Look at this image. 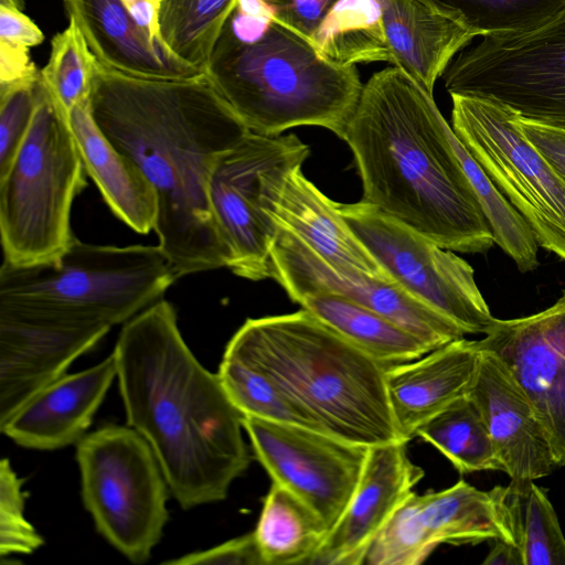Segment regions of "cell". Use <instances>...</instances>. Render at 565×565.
<instances>
[{"label": "cell", "mask_w": 565, "mask_h": 565, "mask_svg": "<svg viewBox=\"0 0 565 565\" xmlns=\"http://www.w3.org/2000/svg\"><path fill=\"white\" fill-rule=\"evenodd\" d=\"M419 503L425 527L437 546L495 540L516 546L507 487L482 491L461 479L445 490L419 494Z\"/></svg>", "instance_id": "cell-25"}, {"label": "cell", "mask_w": 565, "mask_h": 565, "mask_svg": "<svg viewBox=\"0 0 565 565\" xmlns=\"http://www.w3.org/2000/svg\"><path fill=\"white\" fill-rule=\"evenodd\" d=\"M310 149L296 135L246 134L216 160L209 201L220 238L236 276L271 278V249L278 227L267 211L287 175Z\"/></svg>", "instance_id": "cell-9"}, {"label": "cell", "mask_w": 565, "mask_h": 565, "mask_svg": "<svg viewBox=\"0 0 565 565\" xmlns=\"http://www.w3.org/2000/svg\"><path fill=\"white\" fill-rule=\"evenodd\" d=\"M217 374L243 416L328 433L307 407L267 374L226 355L222 358Z\"/></svg>", "instance_id": "cell-32"}, {"label": "cell", "mask_w": 565, "mask_h": 565, "mask_svg": "<svg viewBox=\"0 0 565 565\" xmlns=\"http://www.w3.org/2000/svg\"><path fill=\"white\" fill-rule=\"evenodd\" d=\"M415 436L437 448L460 473L502 471L483 419L467 395L426 420Z\"/></svg>", "instance_id": "cell-29"}, {"label": "cell", "mask_w": 565, "mask_h": 565, "mask_svg": "<svg viewBox=\"0 0 565 565\" xmlns=\"http://www.w3.org/2000/svg\"><path fill=\"white\" fill-rule=\"evenodd\" d=\"M297 303L385 366L417 360L433 350L391 319L340 295L311 292Z\"/></svg>", "instance_id": "cell-26"}, {"label": "cell", "mask_w": 565, "mask_h": 565, "mask_svg": "<svg viewBox=\"0 0 565 565\" xmlns=\"http://www.w3.org/2000/svg\"><path fill=\"white\" fill-rule=\"evenodd\" d=\"M96 66L83 34L68 20V25L52 39L47 63L40 71L46 93L67 117L75 105L90 98Z\"/></svg>", "instance_id": "cell-33"}, {"label": "cell", "mask_w": 565, "mask_h": 565, "mask_svg": "<svg viewBox=\"0 0 565 565\" xmlns=\"http://www.w3.org/2000/svg\"><path fill=\"white\" fill-rule=\"evenodd\" d=\"M406 443L371 446L358 488L309 565H362L393 512L413 493L424 470L408 457Z\"/></svg>", "instance_id": "cell-18"}, {"label": "cell", "mask_w": 565, "mask_h": 565, "mask_svg": "<svg viewBox=\"0 0 565 565\" xmlns=\"http://www.w3.org/2000/svg\"><path fill=\"white\" fill-rule=\"evenodd\" d=\"M43 89L40 74L0 84V175L9 169L28 135Z\"/></svg>", "instance_id": "cell-36"}, {"label": "cell", "mask_w": 565, "mask_h": 565, "mask_svg": "<svg viewBox=\"0 0 565 565\" xmlns=\"http://www.w3.org/2000/svg\"><path fill=\"white\" fill-rule=\"evenodd\" d=\"M90 105L100 130L137 163L157 193L153 231L177 279L228 267L209 182L218 157L249 130L205 73L139 78L97 62Z\"/></svg>", "instance_id": "cell-1"}, {"label": "cell", "mask_w": 565, "mask_h": 565, "mask_svg": "<svg viewBox=\"0 0 565 565\" xmlns=\"http://www.w3.org/2000/svg\"><path fill=\"white\" fill-rule=\"evenodd\" d=\"M443 79L449 95L488 97L565 127V10L537 28L482 38L452 60Z\"/></svg>", "instance_id": "cell-11"}, {"label": "cell", "mask_w": 565, "mask_h": 565, "mask_svg": "<svg viewBox=\"0 0 565 565\" xmlns=\"http://www.w3.org/2000/svg\"><path fill=\"white\" fill-rule=\"evenodd\" d=\"M433 1L459 13L481 38L527 31L565 10V0Z\"/></svg>", "instance_id": "cell-34"}, {"label": "cell", "mask_w": 565, "mask_h": 565, "mask_svg": "<svg viewBox=\"0 0 565 565\" xmlns=\"http://www.w3.org/2000/svg\"><path fill=\"white\" fill-rule=\"evenodd\" d=\"M237 0H161L162 41L181 62L204 72Z\"/></svg>", "instance_id": "cell-30"}, {"label": "cell", "mask_w": 565, "mask_h": 565, "mask_svg": "<svg viewBox=\"0 0 565 565\" xmlns=\"http://www.w3.org/2000/svg\"><path fill=\"white\" fill-rule=\"evenodd\" d=\"M68 121L86 174L111 212L140 234L154 228L157 193L137 163L117 149L96 124L90 98L75 105Z\"/></svg>", "instance_id": "cell-24"}, {"label": "cell", "mask_w": 565, "mask_h": 565, "mask_svg": "<svg viewBox=\"0 0 565 565\" xmlns=\"http://www.w3.org/2000/svg\"><path fill=\"white\" fill-rule=\"evenodd\" d=\"M275 380L326 430L365 446L405 443L386 388V366L305 309L247 319L224 354Z\"/></svg>", "instance_id": "cell-4"}, {"label": "cell", "mask_w": 565, "mask_h": 565, "mask_svg": "<svg viewBox=\"0 0 565 565\" xmlns=\"http://www.w3.org/2000/svg\"><path fill=\"white\" fill-rule=\"evenodd\" d=\"M85 174L68 117L44 88L23 143L0 175L4 262L50 263L66 252L75 237L72 205L86 186Z\"/></svg>", "instance_id": "cell-7"}, {"label": "cell", "mask_w": 565, "mask_h": 565, "mask_svg": "<svg viewBox=\"0 0 565 565\" xmlns=\"http://www.w3.org/2000/svg\"><path fill=\"white\" fill-rule=\"evenodd\" d=\"M467 396L478 408L502 471L511 480L534 481L552 473L556 465L535 407L495 352L480 347L477 372Z\"/></svg>", "instance_id": "cell-16"}, {"label": "cell", "mask_w": 565, "mask_h": 565, "mask_svg": "<svg viewBox=\"0 0 565 565\" xmlns=\"http://www.w3.org/2000/svg\"><path fill=\"white\" fill-rule=\"evenodd\" d=\"M169 565H263L254 533L164 562Z\"/></svg>", "instance_id": "cell-38"}, {"label": "cell", "mask_w": 565, "mask_h": 565, "mask_svg": "<svg viewBox=\"0 0 565 565\" xmlns=\"http://www.w3.org/2000/svg\"><path fill=\"white\" fill-rule=\"evenodd\" d=\"M76 461L96 531L131 563H146L169 519V487L147 440L130 426L107 425L76 444Z\"/></svg>", "instance_id": "cell-8"}, {"label": "cell", "mask_w": 565, "mask_h": 565, "mask_svg": "<svg viewBox=\"0 0 565 565\" xmlns=\"http://www.w3.org/2000/svg\"><path fill=\"white\" fill-rule=\"evenodd\" d=\"M109 330L0 313V426Z\"/></svg>", "instance_id": "cell-17"}, {"label": "cell", "mask_w": 565, "mask_h": 565, "mask_svg": "<svg viewBox=\"0 0 565 565\" xmlns=\"http://www.w3.org/2000/svg\"><path fill=\"white\" fill-rule=\"evenodd\" d=\"M128 426L149 444L184 510L224 500L250 463L243 414L159 299L125 322L113 351Z\"/></svg>", "instance_id": "cell-2"}, {"label": "cell", "mask_w": 565, "mask_h": 565, "mask_svg": "<svg viewBox=\"0 0 565 565\" xmlns=\"http://www.w3.org/2000/svg\"><path fill=\"white\" fill-rule=\"evenodd\" d=\"M479 345L495 352L531 398L556 468L565 467V291L551 307L494 319Z\"/></svg>", "instance_id": "cell-15"}, {"label": "cell", "mask_w": 565, "mask_h": 565, "mask_svg": "<svg viewBox=\"0 0 565 565\" xmlns=\"http://www.w3.org/2000/svg\"><path fill=\"white\" fill-rule=\"evenodd\" d=\"M338 206L395 284L465 334H486L495 318L476 284L470 264L369 203Z\"/></svg>", "instance_id": "cell-12"}, {"label": "cell", "mask_w": 565, "mask_h": 565, "mask_svg": "<svg viewBox=\"0 0 565 565\" xmlns=\"http://www.w3.org/2000/svg\"><path fill=\"white\" fill-rule=\"evenodd\" d=\"M275 21L311 43L320 22L338 0H265Z\"/></svg>", "instance_id": "cell-39"}, {"label": "cell", "mask_w": 565, "mask_h": 565, "mask_svg": "<svg viewBox=\"0 0 565 565\" xmlns=\"http://www.w3.org/2000/svg\"><path fill=\"white\" fill-rule=\"evenodd\" d=\"M121 1L126 6L131 17L135 19V21L140 25V28L143 31H146L157 44H159L163 50L170 53V51L166 47L160 33L159 12L161 0Z\"/></svg>", "instance_id": "cell-42"}, {"label": "cell", "mask_w": 565, "mask_h": 565, "mask_svg": "<svg viewBox=\"0 0 565 565\" xmlns=\"http://www.w3.org/2000/svg\"><path fill=\"white\" fill-rule=\"evenodd\" d=\"M383 6L384 0H338L315 31L312 46L321 57L341 66L390 63Z\"/></svg>", "instance_id": "cell-28"}, {"label": "cell", "mask_w": 565, "mask_h": 565, "mask_svg": "<svg viewBox=\"0 0 565 565\" xmlns=\"http://www.w3.org/2000/svg\"><path fill=\"white\" fill-rule=\"evenodd\" d=\"M96 61L139 78H186L203 72L172 56L135 21L121 0H63Z\"/></svg>", "instance_id": "cell-23"}, {"label": "cell", "mask_w": 565, "mask_h": 565, "mask_svg": "<svg viewBox=\"0 0 565 565\" xmlns=\"http://www.w3.org/2000/svg\"><path fill=\"white\" fill-rule=\"evenodd\" d=\"M267 213L278 228L294 235L330 265L393 281L349 226L338 202L309 181L301 167L287 175Z\"/></svg>", "instance_id": "cell-22"}, {"label": "cell", "mask_w": 565, "mask_h": 565, "mask_svg": "<svg viewBox=\"0 0 565 565\" xmlns=\"http://www.w3.org/2000/svg\"><path fill=\"white\" fill-rule=\"evenodd\" d=\"M479 354L478 340L461 338L417 360L386 366L387 395L405 443L426 420L468 394Z\"/></svg>", "instance_id": "cell-20"}, {"label": "cell", "mask_w": 565, "mask_h": 565, "mask_svg": "<svg viewBox=\"0 0 565 565\" xmlns=\"http://www.w3.org/2000/svg\"><path fill=\"white\" fill-rule=\"evenodd\" d=\"M253 533L263 565H309L329 529L303 501L273 482Z\"/></svg>", "instance_id": "cell-27"}, {"label": "cell", "mask_w": 565, "mask_h": 565, "mask_svg": "<svg viewBox=\"0 0 565 565\" xmlns=\"http://www.w3.org/2000/svg\"><path fill=\"white\" fill-rule=\"evenodd\" d=\"M514 121L565 181V127L526 118L518 113Z\"/></svg>", "instance_id": "cell-40"}, {"label": "cell", "mask_w": 565, "mask_h": 565, "mask_svg": "<svg viewBox=\"0 0 565 565\" xmlns=\"http://www.w3.org/2000/svg\"><path fill=\"white\" fill-rule=\"evenodd\" d=\"M390 63L429 93L452 60L479 36L465 19L433 0H384Z\"/></svg>", "instance_id": "cell-21"}, {"label": "cell", "mask_w": 565, "mask_h": 565, "mask_svg": "<svg viewBox=\"0 0 565 565\" xmlns=\"http://www.w3.org/2000/svg\"><path fill=\"white\" fill-rule=\"evenodd\" d=\"M243 427L273 482L310 507L330 531L358 488L371 446L253 416H243Z\"/></svg>", "instance_id": "cell-13"}, {"label": "cell", "mask_w": 565, "mask_h": 565, "mask_svg": "<svg viewBox=\"0 0 565 565\" xmlns=\"http://www.w3.org/2000/svg\"><path fill=\"white\" fill-rule=\"evenodd\" d=\"M44 34L23 12V0H0V45L30 50Z\"/></svg>", "instance_id": "cell-41"}, {"label": "cell", "mask_w": 565, "mask_h": 565, "mask_svg": "<svg viewBox=\"0 0 565 565\" xmlns=\"http://www.w3.org/2000/svg\"><path fill=\"white\" fill-rule=\"evenodd\" d=\"M203 73L245 127L263 136L317 126L342 139L363 88L355 66L324 60L275 20L253 41L221 33Z\"/></svg>", "instance_id": "cell-5"}, {"label": "cell", "mask_w": 565, "mask_h": 565, "mask_svg": "<svg viewBox=\"0 0 565 565\" xmlns=\"http://www.w3.org/2000/svg\"><path fill=\"white\" fill-rule=\"evenodd\" d=\"M489 554L482 562L486 565H522L518 546L508 542L495 540Z\"/></svg>", "instance_id": "cell-43"}, {"label": "cell", "mask_w": 565, "mask_h": 565, "mask_svg": "<svg viewBox=\"0 0 565 565\" xmlns=\"http://www.w3.org/2000/svg\"><path fill=\"white\" fill-rule=\"evenodd\" d=\"M271 279L294 302L311 292L340 295L391 319L433 350L465 335L457 326L397 284L337 268L281 228L271 249Z\"/></svg>", "instance_id": "cell-14"}, {"label": "cell", "mask_w": 565, "mask_h": 565, "mask_svg": "<svg viewBox=\"0 0 565 565\" xmlns=\"http://www.w3.org/2000/svg\"><path fill=\"white\" fill-rule=\"evenodd\" d=\"M436 547L422 518L419 494L413 492L380 530L364 564L419 565Z\"/></svg>", "instance_id": "cell-35"}, {"label": "cell", "mask_w": 565, "mask_h": 565, "mask_svg": "<svg viewBox=\"0 0 565 565\" xmlns=\"http://www.w3.org/2000/svg\"><path fill=\"white\" fill-rule=\"evenodd\" d=\"M522 565H565V536L546 490L533 480L507 486Z\"/></svg>", "instance_id": "cell-31"}, {"label": "cell", "mask_w": 565, "mask_h": 565, "mask_svg": "<svg viewBox=\"0 0 565 565\" xmlns=\"http://www.w3.org/2000/svg\"><path fill=\"white\" fill-rule=\"evenodd\" d=\"M116 376L113 353L92 367L64 374L20 407L0 431L30 449L56 450L76 445L86 435Z\"/></svg>", "instance_id": "cell-19"}, {"label": "cell", "mask_w": 565, "mask_h": 565, "mask_svg": "<svg viewBox=\"0 0 565 565\" xmlns=\"http://www.w3.org/2000/svg\"><path fill=\"white\" fill-rule=\"evenodd\" d=\"M23 480L9 459L0 462V555L32 554L44 540L24 516Z\"/></svg>", "instance_id": "cell-37"}, {"label": "cell", "mask_w": 565, "mask_h": 565, "mask_svg": "<svg viewBox=\"0 0 565 565\" xmlns=\"http://www.w3.org/2000/svg\"><path fill=\"white\" fill-rule=\"evenodd\" d=\"M451 128L531 228L565 260V181L525 138L516 111L488 97L450 95Z\"/></svg>", "instance_id": "cell-10"}, {"label": "cell", "mask_w": 565, "mask_h": 565, "mask_svg": "<svg viewBox=\"0 0 565 565\" xmlns=\"http://www.w3.org/2000/svg\"><path fill=\"white\" fill-rule=\"evenodd\" d=\"M175 279L158 245L119 247L74 237L50 263L15 266L3 260L0 313L113 327L158 301Z\"/></svg>", "instance_id": "cell-6"}, {"label": "cell", "mask_w": 565, "mask_h": 565, "mask_svg": "<svg viewBox=\"0 0 565 565\" xmlns=\"http://www.w3.org/2000/svg\"><path fill=\"white\" fill-rule=\"evenodd\" d=\"M454 130L433 93L392 65L363 88L342 140L362 181V200L459 253L494 244L452 147Z\"/></svg>", "instance_id": "cell-3"}]
</instances>
